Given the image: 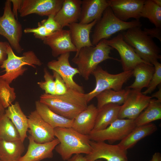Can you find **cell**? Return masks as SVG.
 Returning <instances> with one entry per match:
<instances>
[{"label":"cell","instance_id":"obj_45","mask_svg":"<svg viewBox=\"0 0 161 161\" xmlns=\"http://www.w3.org/2000/svg\"><path fill=\"white\" fill-rule=\"evenodd\" d=\"M4 109L0 102V114L5 113V110Z\"/></svg>","mask_w":161,"mask_h":161},{"label":"cell","instance_id":"obj_5","mask_svg":"<svg viewBox=\"0 0 161 161\" xmlns=\"http://www.w3.org/2000/svg\"><path fill=\"white\" fill-rule=\"evenodd\" d=\"M142 25L139 20L124 21L120 20L114 15L109 6L94 26L92 35V44L95 46L101 40H107L119 32L136 27H141Z\"/></svg>","mask_w":161,"mask_h":161},{"label":"cell","instance_id":"obj_6","mask_svg":"<svg viewBox=\"0 0 161 161\" xmlns=\"http://www.w3.org/2000/svg\"><path fill=\"white\" fill-rule=\"evenodd\" d=\"M7 58L0 66L4 68L5 73L0 76V78L10 84L16 78L22 75L27 69L24 67L27 65L34 68L41 66L42 63L32 51L24 52L21 56H17L9 44L7 46Z\"/></svg>","mask_w":161,"mask_h":161},{"label":"cell","instance_id":"obj_7","mask_svg":"<svg viewBox=\"0 0 161 161\" xmlns=\"http://www.w3.org/2000/svg\"><path fill=\"white\" fill-rule=\"evenodd\" d=\"M96 80V86L91 92L87 93L88 102L99 94L106 90L116 91L122 89L123 84L132 75V70L123 71L116 74H111L98 66L92 72Z\"/></svg>","mask_w":161,"mask_h":161},{"label":"cell","instance_id":"obj_38","mask_svg":"<svg viewBox=\"0 0 161 161\" xmlns=\"http://www.w3.org/2000/svg\"><path fill=\"white\" fill-rule=\"evenodd\" d=\"M55 16L53 15H49L47 19H44L40 22L47 30L52 32L62 29L55 20Z\"/></svg>","mask_w":161,"mask_h":161},{"label":"cell","instance_id":"obj_48","mask_svg":"<svg viewBox=\"0 0 161 161\" xmlns=\"http://www.w3.org/2000/svg\"><path fill=\"white\" fill-rule=\"evenodd\" d=\"M0 161H1V160H0Z\"/></svg>","mask_w":161,"mask_h":161},{"label":"cell","instance_id":"obj_24","mask_svg":"<svg viewBox=\"0 0 161 161\" xmlns=\"http://www.w3.org/2000/svg\"><path fill=\"white\" fill-rule=\"evenodd\" d=\"M5 113L14 125L19 132L21 140L23 142L28 137V118L22 111L18 102L11 105L5 110Z\"/></svg>","mask_w":161,"mask_h":161},{"label":"cell","instance_id":"obj_11","mask_svg":"<svg viewBox=\"0 0 161 161\" xmlns=\"http://www.w3.org/2000/svg\"><path fill=\"white\" fill-rule=\"evenodd\" d=\"M103 40L107 44L116 49L119 53L123 71L132 70L139 63H147L140 58L133 48L124 40L122 33L111 39Z\"/></svg>","mask_w":161,"mask_h":161},{"label":"cell","instance_id":"obj_23","mask_svg":"<svg viewBox=\"0 0 161 161\" xmlns=\"http://www.w3.org/2000/svg\"><path fill=\"white\" fill-rule=\"evenodd\" d=\"M36 110L43 119L53 129L72 128L74 119L64 118L55 113L39 100L35 102Z\"/></svg>","mask_w":161,"mask_h":161},{"label":"cell","instance_id":"obj_30","mask_svg":"<svg viewBox=\"0 0 161 161\" xmlns=\"http://www.w3.org/2000/svg\"><path fill=\"white\" fill-rule=\"evenodd\" d=\"M130 89L128 88L116 91L109 89L100 93L95 97L97 100V109H99L104 105L109 103L122 105L125 102Z\"/></svg>","mask_w":161,"mask_h":161},{"label":"cell","instance_id":"obj_42","mask_svg":"<svg viewBox=\"0 0 161 161\" xmlns=\"http://www.w3.org/2000/svg\"><path fill=\"white\" fill-rule=\"evenodd\" d=\"M67 161H87V160L85 156L81 154H78L73 155Z\"/></svg>","mask_w":161,"mask_h":161},{"label":"cell","instance_id":"obj_41","mask_svg":"<svg viewBox=\"0 0 161 161\" xmlns=\"http://www.w3.org/2000/svg\"><path fill=\"white\" fill-rule=\"evenodd\" d=\"M13 4V12L14 14L15 17L17 18L18 11L23 0H10Z\"/></svg>","mask_w":161,"mask_h":161},{"label":"cell","instance_id":"obj_16","mask_svg":"<svg viewBox=\"0 0 161 161\" xmlns=\"http://www.w3.org/2000/svg\"><path fill=\"white\" fill-rule=\"evenodd\" d=\"M114 15L120 20L127 21L130 18L139 20L145 0H107Z\"/></svg>","mask_w":161,"mask_h":161},{"label":"cell","instance_id":"obj_40","mask_svg":"<svg viewBox=\"0 0 161 161\" xmlns=\"http://www.w3.org/2000/svg\"><path fill=\"white\" fill-rule=\"evenodd\" d=\"M8 43L0 41V65H1L7 58V46Z\"/></svg>","mask_w":161,"mask_h":161},{"label":"cell","instance_id":"obj_17","mask_svg":"<svg viewBox=\"0 0 161 161\" xmlns=\"http://www.w3.org/2000/svg\"><path fill=\"white\" fill-rule=\"evenodd\" d=\"M42 40L44 44L50 48L52 55L55 57L66 53L77 52L69 30L62 29L56 31Z\"/></svg>","mask_w":161,"mask_h":161},{"label":"cell","instance_id":"obj_43","mask_svg":"<svg viewBox=\"0 0 161 161\" xmlns=\"http://www.w3.org/2000/svg\"><path fill=\"white\" fill-rule=\"evenodd\" d=\"M149 161H161V154L159 152L155 153Z\"/></svg>","mask_w":161,"mask_h":161},{"label":"cell","instance_id":"obj_4","mask_svg":"<svg viewBox=\"0 0 161 161\" xmlns=\"http://www.w3.org/2000/svg\"><path fill=\"white\" fill-rule=\"evenodd\" d=\"M122 33L124 40L146 63L152 64L161 59L160 48L140 27L130 28Z\"/></svg>","mask_w":161,"mask_h":161},{"label":"cell","instance_id":"obj_22","mask_svg":"<svg viewBox=\"0 0 161 161\" xmlns=\"http://www.w3.org/2000/svg\"><path fill=\"white\" fill-rule=\"evenodd\" d=\"M98 111L94 104L88 106L74 119L72 128L81 134L89 135L94 129Z\"/></svg>","mask_w":161,"mask_h":161},{"label":"cell","instance_id":"obj_28","mask_svg":"<svg viewBox=\"0 0 161 161\" xmlns=\"http://www.w3.org/2000/svg\"><path fill=\"white\" fill-rule=\"evenodd\" d=\"M24 149L23 142L21 140L7 141L0 139V160L18 161Z\"/></svg>","mask_w":161,"mask_h":161},{"label":"cell","instance_id":"obj_20","mask_svg":"<svg viewBox=\"0 0 161 161\" xmlns=\"http://www.w3.org/2000/svg\"><path fill=\"white\" fill-rule=\"evenodd\" d=\"M109 6L107 0L82 1L79 23L88 24L95 20L98 21Z\"/></svg>","mask_w":161,"mask_h":161},{"label":"cell","instance_id":"obj_8","mask_svg":"<svg viewBox=\"0 0 161 161\" xmlns=\"http://www.w3.org/2000/svg\"><path fill=\"white\" fill-rule=\"evenodd\" d=\"M11 5L10 0L5 2L3 14L0 17V35L7 40L12 48L20 53L23 50L20 44L22 35V27L16 19Z\"/></svg>","mask_w":161,"mask_h":161},{"label":"cell","instance_id":"obj_18","mask_svg":"<svg viewBox=\"0 0 161 161\" xmlns=\"http://www.w3.org/2000/svg\"><path fill=\"white\" fill-rule=\"evenodd\" d=\"M29 144L26 154L21 156L18 161H41L52 158L53 151L59 143L57 138L45 143H38L34 141L32 137H28Z\"/></svg>","mask_w":161,"mask_h":161},{"label":"cell","instance_id":"obj_33","mask_svg":"<svg viewBox=\"0 0 161 161\" xmlns=\"http://www.w3.org/2000/svg\"><path fill=\"white\" fill-rule=\"evenodd\" d=\"M16 97L13 88L10 84L0 78V102L4 109L8 108Z\"/></svg>","mask_w":161,"mask_h":161},{"label":"cell","instance_id":"obj_26","mask_svg":"<svg viewBox=\"0 0 161 161\" xmlns=\"http://www.w3.org/2000/svg\"><path fill=\"white\" fill-rule=\"evenodd\" d=\"M157 130L156 125L152 123L136 127L118 144L127 150L134 147L140 140L153 134Z\"/></svg>","mask_w":161,"mask_h":161},{"label":"cell","instance_id":"obj_25","mask_svg":"<svg viewBox=\"0 0 161 161\" xmlns=\"http://www.w3.org/2000/svg\"><path fill=\"white\" fill-rule=\"evenodd\" d=\"M121 106L113 103L104 105L98 109L93 130L106 129L118 119Z\"/></svg>","mask_w":161,"mask_h":161},{"label":"cell","instance_id":"obj_36","mask_svg":"<svg viewBox=\"0 0 161 161\" xmlns=\"http://www.w3.org/2000/svg\"><path fill=\"white\" fill-rule=\"evenodd\" d=\"M25 33H33L34 35L36 38L43 40L46 37L51 35L53 32L47 30L40 22L38 23V27L35 28H28L24 30Z\"/></svg>","mask_w":161,"mask_h":161},{"label":"cell","instance_id":"obj_13","mask_svg":"<svg viewBox=\"0 0 161 161\" xmlns=\"http://www.w3.org/2000/svg\"><path fill=\"white\" fill-rule=\"evenodd\" d=\"M70 52L60 55L57 60L49 61L48 67L57 72L65 82L67 87L80 92L84 93L83 87L77 83L74 80V76L79 72L77 68L72 67L70 64L69 58Z\"/></svg>","mask_w":161,"mask_h":161},{"label":"cell","instance_id":"obj_37","mask_svg":"<svg viewBox=\"0 0 161 161\" xmlns=\"http://www.w3.org/2000/svg\"><path fill=\"white\" fill-rule=\"evenodd\" d=\"M55 84V95H61L65 94L68 88L60 75L55 71L52 70Z\"/></svg>","mask_w":161,"mask_h":161},{"label":"cell","instance_id":"obj_19","mask_svg":"<svg viewBox=\"0 0 161 161\" xmlns=\"http://www.w3.org/2000/svg\"><path fill=\"white\" fill-rule=\"evenodd\" d=\"M82 0H64L62 6L55 16V19L62 29L79 20Z\"/></svg>","mask_w":161,"mask_h":161},{"label":"cell","instance_id":"obj_31","mask_svg":"<svg viewBox=\"0 0 161 161\" xmlns=\"http://www.w3.org/2000/svg\"><path fill=\"white\" fill-rule=\"evenodd\" d=\"M0 139L7 141L20 140L18 132L5 113L0 114Z\"/></svg>","mask_w":161,"mask_h":161},{"label":"cell","instance_id":"obj_46","mask_svg":"<svg viewBox=\"0 0 161 161\" xmlns=\"http://www.w3.org/2000/svg\"><path fill=\"white\" fill-rule=\"evenodd\" d=\"M153 1L156 4L160 7H161V0H153Z\"/></svg>","mask_w":161,"mask_h":161},{"label":"cell","instance_id":"obj_27","mask_svg":"<svg viewBox=\"0 0 161 161\" xmlns=\"http://www.w3.org/2000/svg\"><path fill=\"white\" fill-rule=\"evenodd\" d=\"M154 70L152 64L144 62L139 64L132 70L134 81L128 88L141 91L143 88L148 86Z\"/></svg>","mask_w":161,"mask_h":161},{"label":"cell","instance_id":"obj_15","mask_svg":"<svg viewBox=\"0 0 161 161\" xmlns=\"http://www.w3.org/2000/svg\"><path fill=\"white\" fill-rule=\"evenodd\" d=\"M28 123L29 129L27 131L36 142L45 143L55 138L54 129L43 119L36 110L28 117Z\"/></svg>","mask_w":161,"mask_h":161},{"label":"cell","instance_id":"obj_14","mask_svg":"<svg viewBox=\"0 0 161 161\" xmlns=\"http://www.w3.org/2000/svg\"><path fill=\"white\" fill-rule=\"evenodd\" d=\"M64 0H23L18 11L23 17L32 14L49 16L55 15L61 7Z\"/></svg>","mask_w":161,"mask_h":161},{"label":"cell","instance_id":"obj_2","mask_svg":"<svg viewBox=\"0 0 161 161\" xmlns=\"http://www.w3.org/2000/svg\"><path fill=\"white\" fill-rule=\"evenodd\" d=\"M55 137L59 141L55 150L63 160H67L73 155L89 154L92 148L89 135H83L72 128L54 129Z\"/></svg>","mask_w":161,"mask_h":161},{"label":"cell","instance_id":"obj_29","mask_svg":"<svg viewBox=\"0 0 161 161\" xmlns=\"http://www.w3.org/2000/svg\"><path fill=\"white\" fill-rule=\"evenodd\" d=\"M143 110L134 120L136 127L151 123L161 119V101L151 99Z\"/></svg>","mask_w":161,"mask_h":161},{"label":"cell","instance_id":"obj_47","mask_svg":"<svg viewBox=\"0 0 161 161\" xmlns=\"http://www.w3.org/2000/svg\"><path fill=\"white\" fill-rule=\"evenodd\" d=\"M95 161H103L100 160V159H99V160H97Z\"/></svg>","mask_w":161,"mask_h":161},{"label":"cell","instance_id":"obj_32","mask_svg":"<svg viewBox=\"0 0 161 161\" xmlns=\"http://www.w3.org/2000/svg\"><path fill=\"white\" fill-rule=\"evenodd\" d=\"M140 16L148 18L156 27H161V7L153 0H145Z\"/></svg>","mask_w":161,"mask_h":161},{"label":"cell","instance_id":"obj_1","mask_svg":"<svg viewBox=\"0 0 161 161\" xmlns=\"http://www.w3.org/2000/svg\"><path fill=\"white\" fill-rule=\"evenodd\" d=\"M57 114L70 120L74 119L88 106L87 94L68 88L61 95L44 93L39 100Z\"/></svg>","mask_w":161,"mask_h":161},{"label":"cell","instance_id":"obj_44","mask_svg":"<svg viewBox=\"0 0 161 161\" xmlns=\"http://www.w3.org/2000/svg\"><path fill=\"white\" fill-rule=\"evenodd\" d=\"M151 98L155 97L157 98V99L161 101V86L159 88L158 90L152 94L151 96Z\"/></svg>","mask_w":161,"mask_h":161},{"label":"cell","instance_id":"obj_35","mask_svg":"<svg viewBox=\"0 0 161 161\" xmlns=\"http://www.w3.org/2000/svg\"><path fill=\"white\" fill-rule=\"evenodd\" d=\"M155 70L147 88L142 93L145 95L152 93L161 83V64L157 61L152 64Z\"/></svg>","mask_w":161,"mask_h":161},{"label":"cell","instance_id":"obj_3","mask_svg":"<svg viewBox=\"0 0 161 161\" xmlns=\"http://www.w3.org/2000/svg\"><path fill=\"white\" fill-rule=\"evenodd\" d=\"M113 48L107 44L104 40L95 46L81 48L72 60L77 66L79 75L86 80H88L91 74L103 61L108 59L120 61L110 56Z\"/></svg>","mask_w":161,"mask_h":161},{"label":"cell","instance_id":"obj_9","mask_svg":"<svg viewBox=\"0 0 161 161\" xmlns=\"http://www.w3.org/2000/svg\"><path fill=\"white\" fill-rule=\"evenodd\" d=\"M136 127L134 120L118 119L105 129L92 130L89 136L91 140L113 143L123 140Z\"/></svg>","mask_w":161,"mask_h":161},{"label":"cell","instance_id":"obj_39","mask_svg":"<svg viewBox=\"0 0 161 161\" xmlns=\"http://www.w3.org/2000/svg\"><path fill=\"white\" fill-rule=\"evenodd\" d=\"M144 31L151 38H156L161 41V27L152 28H145Z\"/></svg>","mask_w":161,"mask_h":161},{"label":"cell","instance_id":"obj_12","mask_svg":"<svg viewBox=\"0 0 161 161\" xmlns=\"http://www.w3.org/2000/svg\"><path fill=\"white\" fill-rule=\"evenodd\" d=\"M151 98L141 91L130 89L125 102L121 105L118 119L134 120L147 107Z\"/></svg>","mask_w":161,"mask_h":161},{"label":"cell","instance_id":"obj_21","mask_svg":"<svg viewBox=\"0 0 161 161\" xmlns=\"http://www.w3.org/2000/svg\"><path fill=\"white\" fill-rule=\"evenodd\" d=\"M97 21L95 20L88 24L75 22L68 26L72 41L77 49L76 54L83 47L93 46L90 38V34Z\"/></svg>","mask_w":161,"mask_h":161},{"label":"cell","instance_id":"obj_10","mask_svg":"<svg viewBox=\"0 0 161 161\" xmlns=\"http://www.w3.org/2000/svg\"><path fill=\"white\" fill-rule=\"evenodd\" d=\"M90 144L92 151L85 156L87 161H95L101 159L106 161H129L127 150L118 144L113 145L104 141L91 140Z\"/></svg>","mask_w":161,"mask_h":161},{"label":"cell","instance_id":"obj_34","mask_svg":"<svg viewBox=\"0 0 161 161\" xmlns=\"http://www.w3.org/2000/svg\"><path fill=\"white\" fill-rule=\"evenodd\" d=\"M44 81L38 82L39 87L44 91L46 94L55 95V81L54 77L52 75L46 68L44 70Z\"/></svg>","mask_w":161,"mask_h":161}]
</instances>
